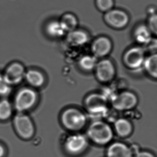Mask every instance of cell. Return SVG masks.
Listing matches in <instances>:
<instances>
[{
  "instance_id": "19",
  "label": "cell",
  "mask_w": 157,
  "mask_h": 157,
  "mask_svg": "<svg viewBox=\"0 0 157 157\" xmlns=\"http://www.w3.org/2000/svg\"><path fill=\"white\" fill-rule=\"evenodd\" d=\"M25 78L27 82L33 87H40L44 82V75L38 71L35 70H31L26 72Z\"/></svg>"
},
{
  "instance_id": "13",
  "label": "cell",
  "mask_w": 157,
  "mask_h": 157,
  "mask_svg": "<svg viewBox=\"0 0 157 157\" xmlns=\"http://www.w3.org/2000/svg\"><path fill=\"white\" fill-rule=\"evenodd\" d=\"M107 157H133V152L125 144L115 142L108 147Z\"/></svg>"
},
{
  "instance_id": "16",
  "label": "cell",
  "mask_w": 157,
  "mask_h": 157,
  "mask_svg": "<svg viewBox=\"0 0 157 157\" xmlns=\"http://www.w3.org/2000/svg\"><path fill=\"white\" fill-rule=\"evenodd\" d=\"M47 34L52 38H59L64 36L66 32L61 26L59 21H50L45 27Z\"/></svg>"
},
{
  "instance_id": "8",
  "label": "cell",
  "mask_w": 157,
  "mask_h": 157,
  "mask_svg": "<svg viewBox=\"0 0 157 157\" xmlns=\"http://www.w3.org/2000/svg\"><path fill=\"white\" fill-rule=\"evenodd\" d=\"M95 69L97 78L102 82L111 81L115 75V67L110 59H102L97 62Z\"/></svg>"
},
{
  "instance_id": "21",
  "label": "cell",
  "mask_w": 157,
  "mask_h": 157,
  "mask_svg": "<svg viewBox=\"0 0 157 157\" xmlns=\"http://www.w3.org/2000/svg\"><path fill=\"white\" fill-rule=\"evenodd\" d=\"M97 63V59L94 56H84L79 61L80 67L86 71H90L95 68Z\"/></svg>"
},
{
  "instance_id": "18",
  "label": "cell",
  "mask_w": 157,
  "mask_h": 157,
  "mask_svg": "<svg viewBox=\"0 0 157 157\" xmlns=\"http://www.w3.org/2000/svg\"><path fill=\"white\" fill-rule=\"evenodd\" d=\"M60 24L66 33L72 32L76 30L78 25L77 17L71 13H65L60 19Z\"/></svg>"
},
{
  "instance_id": "10",
  "label": "cell",
  "mask_w": 157,
  "mask_h": 157,
  "mask_svg": "<svg viewBox=\"0 0 157 157\" xmlns=\"http://www.w3.org/2000/svg\"><path fill=\"white\" fill-rule=\"evenodd\" d=\"M14 124L18 134L22 137L28 139L33 135V124L27 116L21 113L17 115L14 118Z\"/></svg>"
},
{
  "instance_id": "28",
  "label": "cell",
  "mask_w": 157,
  "mask_h": 157,
  "mask_svg": "<svg viewBox=\"0 0 157 157\" xmlns=\"http://www.w3.org/2000/svg\"><path fill=\"white\" fill-rule=\"evenodd\" d=\"M5 153L4 148L0 145V157H2Z\"/></svg>"
},
{
  "instance_id": "11",
  "label": "cell",
  "mask_w": 157,
  "mask_h": 157,
  "mask_svg": "<svg viewBox=\"0 0 157 157\" xmlns=\"http://www.w3.org/2000/svg\"><path fill=\"white\" fill-rule=\"evenodd\" d=\"M113 48L112 41L108 37L101 36L95 39L91 45L92 52L96 58H103L111 53Z\"/></svg>"
},
{
  "instance_id": "5",
  "label": "cell",
  "mask_w": 157,
  "mask_h": 157,
  "mask_svg": "<svg viewBox=\"0 0 157 157\" xmlns=\"http://www.w3.org/2000/svg\"><path fill=\"white\" fill-rule=\"evenodd\" d=\"M145 52L144 48L140 46L129 48L124 54V63L131 69L139 68L143 65L145 59Z\"/></svg>"
},
{
  "instance_id": "24",
  "label": "cell",
  "mask_w": 157,
  "mask_h": 157,
  "mask_svg": "<svg viewBox=\"0 0 157 157\" xmlns=\"http://www.w3.org/2000/svg\"><path fill=\"white\" fill-rule=\"evenodd\" d=\"M11 85L5 79L3 75L0 74V96H6L10 93Z\"/></svg>"
},
{
  "instance_id": "9",
  "label": "cell",
  "mask_w": 157,
  "mask_h": 157,
  "mask_svg": "<svg viewBox=\"0 0 157 157\" xmlns=\"http://www.w3.org/2000/svg\"><path fill=\"white\" fill-rule=\"evenodd\" d=\"M85 103L88 111L92 113H102L107 110L106 98L99 94H92L89 95L85 100Z\"/></svg>"
},
{
  "instance_id": "26",
  "label": "cell",
  "mask_w": 157,
  "mask_h": 157,
  "mask_svg": "<svg viewBox=\"0 0 157 157\" xmlns=\"http://www.w3.org/2000/svg\"><path fill=\"white\" fill-rule=\"evenodd\" d=\"M149 49L151 52H156L157 49V40L156 39H153L152 38L150 43L147 45Z\"/></svg>"
},
{
  "instance_id": "14",
  "label": "cell",
  "mask_w": 157,
  "mask_h": 157,
  "mask_svg": "<svg viewBox=\"0 0 157 157\" xmlns=\"http://www.w3.org/2000/svg\"><path fill=\"white\" fill-rule=\"evenodd\" d=\"M69 44L73 46H81L85 44L89 40L88 34L83 30H76L68 33L67 37Z\"/></svg>"
},
{
  "instance_id": "25",
  "label": "cell",
  "mask_w": 157,
  "mask_h": 157,
  "mask_svg": "<svg viewBox=\"0 0 157 157\" xmlns=\"http://www.w3.org/2000/svg\"><path fill=\"white\" fill-rule=\"evenodd\" d=\"M148 28L151 33L157 34V18L156 13L151 14L148 21Z\"/></svg>"
},
{
  "instance_id": "7",
  "label": "cell",
  "mask_w": 157,
  "mask_h": 157,
  "mask_svg": "<svg viewBox=\"0 0 157 157\" xmlns=\"http://www.w3.org/2000/svg\"><path fill=\"white\" fill-rule=\"evenodd\" d=\"M88 145V140L85 136L76 134L67 138L65 142V147L69 154L78 155L83 152Z\"/></svg>"
},
{
  "instance_id": "12",
  "label": "cell",
  "mask_w": 157,
  "mask_h": 157,
  "mask_svg": "<svg viewBox=\"0 0 157 157\" xmlns=\"http://www.w3.org/2000/svg\"><path fill=\"white\" fill-rule=\"evenodd\" d=\"M25 73L23 66L20 63L14 62L8 67L3 76L11 86L21 82L25 78Z\"/></svg>"
},
{
  "instance_id": "20",
  "label": "cell",
  "mask_w": 157,
  "mask_h": 157,
  "mask_svg": "<svg viewBox=\"0 0 157 157\" xmlns=\"http://www.w3.org/2000/svg\"><path fill=\"white\" fill-rule=\"evenodd\" d=\"M143 66L147 72L152 78L157 77V55L153 54L145 59Z\"/></svg>"
},
{
  "instance_id": "3",
  "label": "cell",
  "mask_w": 157,
  "mask_h": 157,
  "mask_svg": "<svg viewBox=\"0 0 157 157\" xmlns=\"http://www.w3.org/2000/svg\"><path fill=\"white\" fill-rule=\"evenodd\" d=\"M104 19L109 26L117 30L124 29L129 21L128 14L124 11L117 9H112L105 13Z\"/></svg>"
},
{
  "instance_id": "27",
  "label": "cell",
  "mask_w": 157,
  "mask_h": 157,
  "mask_svg": "<svg viewBox=\"0 0 157 157\" xmlns=\"http://www.w3.org/2000/svg\"><path fill=\"white\" fill-rule=\"evenodd\" d=\"M136 157H155V156L147 151H140L138 152Z\"/></svg>"
},
{
  "instance_id": "6",
  "label": "cell",
  "mask_w": 157,
  "mask_h": 157,
  "mask_svg": "<svg viewBox=\"0 0 157 157\" xmlns=\"http://www.w3.org/2000/svg\"><path fill=\"white\" fill-rule=\"evenodd\" d=\"M138 102L136 96L131 92L125 91L115 96L112 100L113 107L118 111L130 110Z\"/></svg>"
},
{
  "instance_id": "2",
  "label": "cell",
  "mask_w": 157,
  "mask_h": 157,
  "mask_svg": "<svg viewBox=\"0 0 157 157\" xmlns=\"http://www.w3.org/2000/svg\"><path fill=\"white\" fill-rule=\"evenodd\" d=\"M62 124L67 129L77 131L82 129L86 124V116L81 111L74 108L65 110L61 116Z\"/></svg>"
},
{
  "instance_id": "15",
  "label": "cell",
  "mask_w": 157,
  "mask_h": 157,
  "mask_svg": "<svg viewBox=\"0 0 157 157\" xmlns=\"http://www.w3.org/2000/svg\"><path fill=\"white\" fill-rule=\"evenodd\" d=\"M151 33L147 26L140 25L134 30V35L135 40L140 44L147 45L152 40Z\"/></svg>"
},
{
  "instance_id": "22",
  "label": "cell",
  "mask_w": 157,
  "mask_h": 157,
  "mask_svg": "<svg viewBox=\"0 0 157 157\" xmlns=\"http://www.w3.org/2000/svg\"><path fill=\"white\" fill-rule=\"evenodd\" d=\"M12 111V106L8 100H4L0 101V119H8L11 116Z\"/></svg>"
},
{
  "instance_id": "4",
  "label": "cell",
  "mask_w": 157,
  "mask_h": 157,
  "mask_svg": "<svg viewBox=\"0 0 157 157\" xmlns=\"http://www.w3.org/2000/svg\"><path fill=\"white\" fill-rule=\"evenodd\" d=\"M36 93L29 88H24L17 93L14 101L15 108L19 112H23L33 106L36 101Z\"/></svg>"
},
{
  "instance_id": "1",
  "label": "cell",
  "mask_w": 157,
  "mask_h": 157,
  "mask_svg": "<svg viewBox=\"0 0 157 157\" xmlns=\"http://www.w3.org/2000/svg\"><path fill=\"white\" fill-rule=\"evenodd\" d=\"M89 138L98 145H106L112 140L113 132L111 127L105 122L97 121L92 123L87 130Z\"/></svg>"
},
{
  "instance_id": "23",
  "label": "cell",
  "mask_w": 157,
  "mask_h": 157,
  "mask_svg": "<svg viewBox=\"0 0 157 157\" xmlns=\"http://www.w3.org/2000/svg\"><path fill=\"white\" fill-rule=\"evenodd\" d=\"M114 0H95V5L99 11L106 13L113 9Z\"/></svg>"
},
{
  "instance_id": "17",
  "label": "cell",
  "mask_w": 157,
  "mask_h": 157,
  "mask_svg": "<svg viewBox=\"0 0 157 157\" xmlns=\"http://www.w3.org/2000/svg\"><path fill=\"white\" fill-rule=\"evenodd\" d=\"M114 127L117 135L121 137L128 136L132 131V124L124 118L117 119L115 123Z\"/></svg>"
}]
</instances>
